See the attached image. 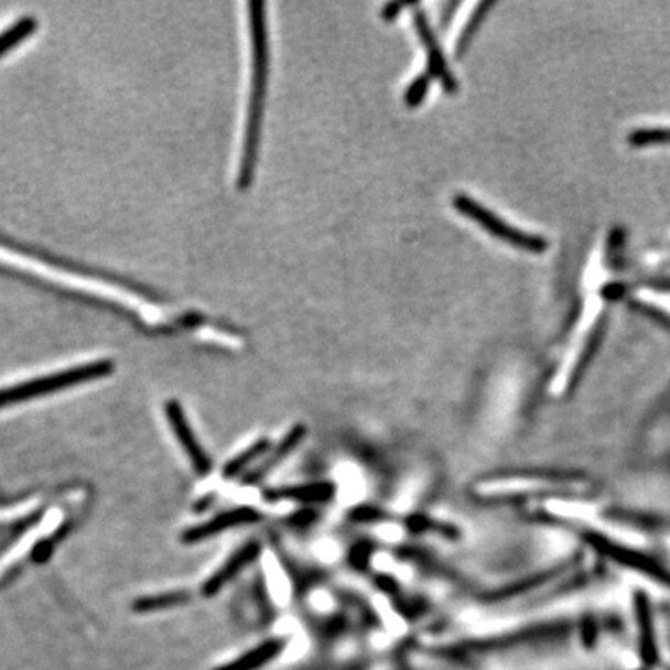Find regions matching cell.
Here are the masks:
<instances>
[{
    "mask_svg": "<svg viewBox=\"0 0 670 670\" xmlns=\"http://www.w3.org/2000/svg\"><path fill=\"white\" fill-rule=\"evenodd\" d=\"M251 33V90L247 110L246 132H244L241 165H239L238 186L247 190L253 182L257 168L258 147H260L262 110H264L266 89L269 74V41L266 6L250 2Z\"/></svg>",
    "mask_w": 670,
    "mask_h": 670,
    "instance_id": "cell-1",
    "label": "cell"
},
{
    "mask_svg": "<svg viewBox=\"0 0 670 670\" xmlns=\"http://www.w3.org/2000/svg\"><path fill=\"white\" fill-rule=\"evenodd\" d=\"M114 371V364L109 360L90 361V364L75 365V367L60 369L52 375L32 377L22 380L13 387L0 388V409L17 403L29 402L32 399L58 393L79 383L101 379Z\"/></svg>",
    "mask_w": 670,
    "mask_h": 670,
    "instance_id": "cell-2",
    "label": "cell"
},
{
    "mask_svg": "<svg viewBox=\"0 0 670 670\" xmlns=\"http://www.w3.org/2000/svg\"><path fill=\"white\" fill-rule=\"evenodd\" d=\"M0 261H2L3 264H10L14 266V268L36 272V275L48 278V280L56 281V283H64L72 285V288L82 289V291L109 296L110 300H117V302L123 303L126 306L137 307V310L143 312L150 320L162 318V314H160L159 310L152 307L151 304L144 303L143 300H139V296L123 291V289L112 288L110 284L101 283V281L97 280H89V278L68 275V272L48 268V266L42 264V262L30 260V258L22 257V255L14 253V251L2 249V247H0Z\"/></svg>",
    "mask_w": 670,
    "mask_h": 670,
    "instance_id": "cell-3",
    "label": "cell"
},
{
    "mask_svg": "<svg viewBox=\"0 0 670 670\" xmlns=\"http://www.w3.org/2000/svg\"><path fill=\"white\" fill-rule=\"evenodd\" d=\"M453 207L460 215L467 219L475 220L479 227L485 228L487 234L500 239L506 244H511L516 249L529 251V253H543L548 249V242L542 236L527 234L508 226L501 218H498L489 208L483 207L477 201L472 199L467 194H455L453 196Z\"/></svg>",
    "mask_w": 670,
    "mask_h": 670,
    "instance_id": "cell-4",
    "label": "cell"
},
{
    "mask_svg": "<svg viewBox=\"0 0 670 670\" xmlns=\"http://www.w3.org/2000/svg\"><path fill=\"white\" fill-rule=\"evenodd\" d=\"M588 490L585 478L571 475H521V477L495 478L482 483L478 493L487 497H506L520 494H581Z\"/></svg>",
    "mask_w": 670,
    "mask_h": 670,
    "instance_id": "cell-5",
    "label": "cell"
},
{
    "mask_svg": "<svg viewBox=\"0 0 670 670\" xmlns=\"http://www.w3.org/2000/svg\"><path fill=\"white\" fill-rule=\"evenodd\" d=\"M413 9L414 26H417V32L422 44H424L425 51H428V74L432 78L440 79L445 94L455 95L460 90V84L453 76L447 61H445L440 42H437L432 26L429 24V19L425 17L424 10L419 9L418 3H414Z\"/></svg>",
    "mask_w": 670,
    "mask_h": 670,
    "instance_id": "cell-6",
    "label": "cell"
},
{
    "mask_svg": "<svg viewBox=\"0 0 670 670\" xmlns=\"http://www.w3.org/2000/svg\"><path fill=\"white\" fill-rule=\"evenodd\" d=\"M641 461L655 466H666L670 469V396L655 413L642 433L639 445Z\"/></svg>",
    "mask_w": 670,
    "mask_h": 670,
    "instance_id": "cell-7",
    "label": "cell"
},
{
    "mask_svg": "<svg viewBox=\"0 0 670 670\" xmlns=\"http://www.w3.org/2000/svg\"><path fill=\"white\" fill-rule=\"evenodd\" d=\"M165 414L168 424L173 430L174 436H176L177 443L184 449L186 455H188L190 463H192L193 469L197 474H207L209 471V458L207 452L202 449V444L197 441L196 433L190 424L188 418H186L184 409L177 401L166 402Z\"/></svg>",
    "mask_w": 670,
    "mask_h": 670,
    "instance_id": "cell-8",
    "label": "cell"
},
{
    "mask_svg": "<svg viewBox=\"0 0 670 670\" xmlns=\"http://www.w3.org/2000/svg\"><path fill=\"white\" fill-rule=\"evenodd\" d=\"M260 519L261 514L255 511L253 508L244 506V508L230 509V511L220 512L213 519L204 521V523L186 529L182 534V542L190 544L204 542L209 537L218 536L220 532L228 531V529L244 527V525L257 523Z\"/></svg>",
    "mask_w": 670,
    "mask_h": 670,
    "instance_id": "cell-9",
    "label": "cell"
},
{
    "mask_svg": "<svg viewBox=\"0 0 670 670\" xmlns=\"http://www.w3.org/2000/svg\"><path fill=\"white\" fill-rule=\"evenodd\" d=\"M260 553L261 544L258 543L257 540H250V542L244 543L242 547H239L230 558H227V561L224 562L207 581H205L204 586H202L204 595L215 596L224 586L230 584L246 566L253 563L255 559H257Z\"/></svg>",
    "mask_w": 670,
    "mask_h": 670,
    "instance_id": "cell-10",
    "label": "cell"
},
{
    "mask_svg": "<svg viewBox=\"0 0 670 670\" xmlns=\"http://www.w3.org/2000/svg\"><path fill=\"white\" fill-rule=\"evenodd\" d=\"M307 435V430L303 424L293 425L275 447H270L269 452L262 456L260 464L251 471L250 482L258 483L260 479L268 478L277 467H280L296 449L302 445L304 437Z\"/></svg>",
    "mask_w": 670,
    "mask_h": 670,
    "instance_id": "cell-11",
    "label": "cell"
},
{
    "mask_svg": "<svg viewBox=\"0 0 670 670\" xmlns=\"http://www.w3.org/2000/svg\"><path fill=\"white\" fill-rule=\"evenodd\" d=\"M285 647L284 639L270 638L268 641L261 642L260 646L242 653L241 657L234 661H228L226 664L219 666L215 670H257L264 668L270 661L275 660L278 655L283 652Z\"/></svg>",
    "mask_w": 670,
    "mask_h": 670,
    "instance_id": "cell-12",
    "label": "cell"
},
{
    "mask_svg": "<svg viewBox=\"0 0 670 670\" xmlns=\"http://www.w3.org/2000/svg\"><path fill=\"white\" fill-rule=\"evenodd\" d=\"M334 495V483L315 482L306 483V485L288 486L280 487V489H273L272 493H270V498H272V500L311 502V505H317V502H327L333 500Z\"/></svg>",
    "mask_w": 670,
    "mask_h": 670,
    "instance_id": "cell-13",
    "label": "cell"
},
{
    "mask_svg": "<svg viewBox=\"0 0 670 670\" xmlns=\"http://www.w3.org/2000/svg\"><path fill=\"white\" fill-rule=\"evenodd\" d=\"M270 444L268 440H258L255 443H251L249 447L244 449V451L239 452L238 455H235L234 458H230L226 466H224L223 475L227 478H234L236 475L242 474L247 467L251 466L255 461L262 458L266 453L269 452Z\"/></svg>",
    "mask_w": 670,
    "mask_h": 670,
    "instance_id": "cell-14",
    "label": "cell"
},
{
    "mask_svg": "<svg viewBox=\"0 0 670 670\" xmlns=\"http://www.w3.org/2000/svg\"><path fill=\"white\" fill-rule=\"evenodd\" d=\"M494 7L495 2L478 3L477 9L472 13L469 21H467L466 26H464L463 32L460 34L458 44H456V58H463L466 52L469 51V45L472 40H474L475 33L478 32L479 25L483 24V21H485Z\"/></svg>",
    "mask_w": 670,
    "mask_h": 670,
    "instance_id": "cell-15",
    "label": "cell"
},
{
    "mask_svg": "<svg viewBox=\"0 0 670 670\" xmlns=\"http://www.w3.org/2000/svg\"><path fill=\"white\" fill-rule=\"evenodd\" d=\"M186 593L184 592H168L162 595H154L150 597H142L134 604V610L137 612H155L163 610V608L173 607V605L184 604L186 601Z\"/></svg>",
    "mask_w": 670,
    "mask_h": 670,
    "instance_id": "cell-16",
    "label": "cell"
},
{
    "mask_svg": "<svg viewBox=\"0 0 670 670\" xmlns=\"http://www.w3.org/2000/svg\"><path fill=\"white\" fill-rule=\"evenodd\" d=\"M36 29V22L32 18L21 19L18 24L11 26L6 33L0 34V55L17 47L19 42L26 40Z\"/></svg>",
    "mask_w": 670,
    "mask_h": 670,
    "instance_id": "cell-17",
    "label": "cell"
},
{
    "mask_svg": "<svg viewBox=\"0 0 670 670\" xmlns=\"http://www.w3.org/2000/svg\"><path fill=\"white\" fill-rule=\"evenodd\" d=\"M430 79L432 76L429 74L419 75L414 78V82L410 84L409 89L406 93V105L409 108H418L424 101L425 95L429 93Z\"/></svg>",
    "mask_w": 670,
    "mask_h": 670,
    "instance_id": "cell-18",
    "label": "cell"
},
{
    "mask_svg": "<svg viewBox=\"0 0 670 670\" xmlns=\"http://www.w3.org/2000/svg\"><path fill=\"white\" fill-rule=\"evenodd\" d=\"M403 7L406 6H402V3L398 2L387 3V6L382 9V13H380V17H382V19H386V21L388 22L395 21V19L398 18L399 14H401Z\"/></svg>",
    "mask_w": 670,
    "mask_h": 670,
    "instance_id": "cell-19",
    "label": "cell"
}]
</instances>
